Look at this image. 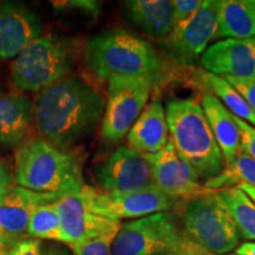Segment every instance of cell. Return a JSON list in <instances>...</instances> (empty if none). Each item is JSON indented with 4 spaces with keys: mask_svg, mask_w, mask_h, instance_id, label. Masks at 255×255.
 <instances>
[{
    "mask_svg": "<svg viewBox=\"0 0 255 255\" xmlns=\"http://www.w3.org/2000/svg\"><path fill=\"white\" fill-rule=\"evenodd\" d=\"M207 189L215 191L240 186L255 187V159L242 149L218 176L203 182Z\"/></svg>",
    "mask_w": 255,
    "mask_h": 255,
    "instance_id": "obj_22",
    "label": "cell"
},
{
    "mask_svg": "<svg viewBox=\"0 0 255 255\" xmlns=\"http://www.w3.org/2000/svg\"><path fill=\"white\" fill-rule=\"evenodd\" d=\"M143 156L150 165L154 186L176 202H188L215 193L201 183L195 169L181 157L170 141L161 151Z\"/></svg>",
    "mask_w": 255,
    "mask_h": 255,
    "instance_id": "obj_11",
    "label": "cell"
},
{
    "mask_svg": "<svg viewBox=\"0 0 255 255\" xmlns=\"http://www.w3.org/2000/svg\"><path fill=\"white\" fill-rule=\"evenodd\" d=\"M163 255H189V254H186V253H176V252H174V253H167V254H163Z\"/></svg>",
    "mask_w": 255,
    "mask_h": 255,
    "instance_id": "obj_37",
    "label": "cell"
},
{
    "mask_svg": "<svg viewBox=\"0 0 255 255\" xmlns=\"http://www.w3.org/2000/svg\"><path fill=\"white\" fill-rule=\"evenodd\" d=\"M239 188H240L241 190H244L245 193H246L247 195L250 196L251 199L254 201V203H255V187H252V186H240Z\"/></svg>",
    "mask_w": 255,
    "mask_h": 255,
    "instance_id": "obj_35",
    "label": "cell"
},
{
    "mask_svg": "<svg viewBox=\"0 0 255 255\" xmlns=\"http://www.w3.org/2000/svg\"><path fill=\"white\" fill-rule=\"evenodd\" d=\"M199 81L203 85L205 90L210 91L216 98H219L229 113L255 128L254 111L248 107L246 101L229 84L228 81L207 71L200 73Z\"/></svg>",
    "mask_w": 255,
    "mask_h": 255,
    "instance_id": "obj_23",
    "label": "cell"
},
{
    "mask_svg": "<svg viewBox=\"0 0 255 255\" xmlns=\"http://www.w3.org/2000/svg\"><path fill=\"white\" fill-rule=\"evenodd\" d=\"M178 205L156 187L131 193H109L90 186L89 208L103 218L122 221L170 212Z\"/></svg>",
    "mask_w": 255,
    "mask_h": 255,
    "instance_id": "obj_10",
    "label": "cell"
},
{
    "mask_svg": "<svg viewBox=\"0 0 255 255\" xmlns=\"http://www.w3.org/2000/svg\"><path fill=\"white\" fill-rule=\"evenodd\" d=\"M117 234H105L81 244L69 245L73 255H113V245Z\"/></svg>",
    "mask_w": 255,
    "mask_h": 255,
    "instance_id": "obj_27",
    "label": "cell"
},
{
    "mask_svg": "<svg viewBox=\"0 0 255 255\" xmlns=\"http://www.w3.org/2000/svg\"><path fill=\"white\" fill-rule=\"evenodd\" d=\"M232 116L235 124H237L239 132H240L241 149L255 159V128L251 126L250 123L235 117L234 115H232Z\"/></svg>",
    "mask_w": 255,
    "mask_h": 255,
    "instance_id": "obj_28",
    "label": "cell"
},
{
    "mask_svg": "<svg viewBox=\"0 0 255 255\" xmlns=\"http://www.w3.org/2000/svg\"><path fill=\"white\" fill-rule=\"evenodd\" d=\"M182 221L184 235L207 253L231 254L240 246V232L216 193L186 202Z\"/></svg>",
    "mask_w": 255,
    "mask_h": 255,
    "instance_id": "obj_6",
    "label": "cell"
},
{
    "mask_svg": "<svg viewBox=\"0 0 255 255\" xmlns=\"http://www.w3.org/2000/svg\"><path fill=\"white\" fill-rule=\"evenodd\" d=\"M0 94H1V92H0Z\"/></svg>",
    "mask_w": 255,
    "mask_h": 255,
    "instance_id": "obj_38",
    "label": "cell"
},
{
    "mask_svg": "<svg viewBox=\"0 0 255 255\" xmlns=\"http://www.w3.org/2000/svg\"><path fill=\"white\" fill-rule=\"evenodd\" d=\"M255 37V0H219L216 38Z\"/></svg>",
    "mask_w": 255,
    "mask_h": 255,
    "instance_id": "obj_21",
    "label": "cell"
},
{
    "mask_svg": "<svg viewBox=\"0 0 255 255\" xmlns=\"http://www.w3.org/2000/svg\"><path fill=\"white\" fill-rule=\"evenodd\" d=\"M103 191L131 193L155 187L146 158L129 145H121L96 169Z\"/></svg>",
    "mask_w": 255,
    "mask_h": 255,
    "instance_id": "obj_13",
    "label": "cell"
},
{
    "mask_svg": "<svg viewBox=\"0 0 255 255\" xmlns=\"http://www.w3.org/2000/svg\"><path fill=\"white\" fill-rule=\"evenodd\" d=\"M14 183V171L12 170L11 165L0 159V194L13 187Z\"/></svg>",
    "mask_w": 255,
    "mask_h": 255,
    "instance_id": "obj_32",
    "label": "cell"
},
{
    "mask_svg": "<svg viewBox=\"0 0 255 255\" xmlns=\"http://www.w3.org/2000/svg\"><path fill=\"white\" fill-rule=\"evenodd\" d=\"M28 237L37 240L62 242L60 219L56 202L38 206L32 212L27 228Z\"/></svg>",
    "mask_w": 255,
    "mask_h": 255,
    "instance_id": "obj_25",
    "label": "cell"
},
{
    "mask_svg": "<svg viewBox=\"0 0 255 255\" xmlns=\"http://www.w3.org/2000/svg\"><path fill=\"white\" fill-rule=\"evenodd\" d=\"M58 200L55 195L36 193L17 184L0 194V255L30 238L27 228L34 208Z\"/></svg>",
    "mask_w": 255,
    "mask_h": 255,
    "instance_id": "obj_14",
    "label": "cell"
},
{
    "mask_svg": "<svg viewBox=\"0 0 255 255\" xmlns=\"http://www.w3.org/2000/svg\"><path fill=\"white\" fill-rule=\"evenodd\" d=\"M43 30V19L31 7L17 1H0V59L15 58Z\"/></svg>",
    "mask_w": 255,
    "mask_h": 255,
    "instance_id": "obj_15",
    "label": "cell"
},
{
    "mask_svg": "<svg viewBox=\"0 0 255 255\" xmlns=\"http://www.w3.org/2000/svg\"><path fill=\"white\" fill-rule=\"evenodd\" d=\"M202 2L203 0H175L173 1L175 25L184 23L193 17L200 9Z\"/></svg>",
    "mask_w": 255,
    "mask_h": 255,
    "instance_id": "obj_29",
    "label": "cell"
},
{
    "mask_svg": "<svg viewBox=\"0 0 255 255\" xmlns=\"http://www.w3.org/2000/svg\"><path fill=\"white\" fill-rule=\"evenodd\" d=\"M17 186L40 194L63 197L84 186L83 158L43 138H33L14 155Z\"/></svg>",
    "mask_w": 255,
    "mask_h": 255,
    "instance_id": "obj_3",
    "label": "cell"
},
{
    "mask_svg": "<svg viewBox=\"0 0 255 255\" xmlns=\"http://www.w3.org/2000/svg\"><path fill=\"white\" fill-rule=\"evenodd\" d=\"M189 244L170 212L157 213L122 223L115 238L113 255L186 253Z\"/></svg>",
    "mask_w": 255,
    "mask_h": 255,
    "instance_id": "obj_7",
    "label": "cell"
},
{
    "mask_svg": "<svg viewBox=\"0 0 255 255\" xmlns=\"http://www.w3.org/2000/svg\"><path fill=\"white\" fill-rule=\"evenodd\" d=\"M189 255H214V254H209V253H207V252H205V251H202V250H200L199 247L197 246H195V245H194V247L191 248V251H190V254ZM226 255H237V254H226Z\"/></svg>",
    "mask_w": 255,
    "mask_h": 255,
    "instance_id": "obj_36",
    "label": "cell"
},
{
    "mask_svg": "<svg viewBox=\"0 0 255 255\" xmlns=\"http://www.w3.org/2000/svg\"><path fill=\"white\" fill-rule=\"evenodd\" d=\"M44 255H72L68 250L58 245H52L47 247L46 251H44Z\"/></svg>",
    "mask_w": 255,
    "mask_h": 255,
    "instance_id": "obj_34",
    "label": "cell"
},
{
    "mask_svg": "<svg viewBox=\"0 0 255 255\" xmlns=\"http://www.w3.org/2000/svg\"><path fill=\"white\" fill-rule=\"evenodd\" d=\"M201 105L205 111L210 129L222 152L225 165L231 163L241 149L240 132L227 108L212 92L205 90L201 97Z\"/></svg>",
    "mask_w": 255,
    "mask_h": 255,
    "instance_id": "obj_20",
    "label": "cell"
},
{
    "mask_svg": "<svg viewBox=\"0 0 255 255\" xmlns=\"http://www.w3.org/2000/svg\"><path fill=\"white\" fill-rule=\"evenodd\" d=\"M131 23L152 39L163 41L174 30L173 1L169 0H130L124 2Z\"/></svg>",
    "mask_w": 255,
    "mask_h": 255,
    "instance_id": "obj_19",
    "label": "cell"
},
{
    "mask_svg": "<svg viewBox=\"0 0 255 255\" xmlns=\"http://www.w3.org/2000/svg\"><path fill=\"white\" fill-rule=\"evenodd\" d=\"M2 255H44L43 244L37 239L27 238L18 242Z\"/></svg>",
    "mask_w": 255,
    "mask_h": 255,
    "instance_id": "obj_31",
    "label": "cell"
},
{
    "mask_svg": "<svg viewBox=\"0 0 255 255\" xmlns=\"http://www.w3.org/2000/svg\"><path fill=\"white\" fill-rule=\"evenodd\" d=\"M107 98L78 75L66 76L38 92L34 123L40 138L70 149L94 131L103 119Z\"/></svg>",
    "mask_w": 255,
    "mask_h": 255,
    "instance_id": "obj_1",
    "label": "cell"
},
{
    "mask_svg": "<svg viewBox=\"0 0 255 255\" xmlns=\"http://www.w3.org/2000/svg\"><path fill=\"white\" fill-rule=\"evenodd\" d=\"M52 8L57 14H76L96 20L101 13L102 2L94 0H63V1H51Z\"/></svg>",
    "mask_w": 255,
    "mask_h": 255,
    "instance_id": "obj_26",
    "label": "cell"
},
{
    "mask_svg": "<svg viewBox=\"0 0 255 255\" xmlns=\"http://www.w3.org/2000/svg\"><path fill=\"white\" fill-rule=\"evenodd\" d=\"M87 64L100 79L133 77L148 79L155 87L163 81L164 66L155 47L126 28L98 32L87 45Z\"/></svg>",
    "mask_w": 255,
    "mask_h": 255,
    "instance_id": "obj_2",
    "label": "cell"
},
{
    "mask_svg": "<svg viewBox=\"0 0 255 255\" xmlns=\"http://www.w3.org/2000/svg\"><path fill=\"white\" fill-rule=\"evenodd\" d=\"M169 141L200 178H214L225 168L220 150L201 102L196 98H171L165 104Z\"/></svg>",
    "mask_w": 255,
    "mask_h": 255,
    "instance_id": "obj_4",
    "label": "cell"
},
{
    "mask_svg": "<svg viewBox=\"0 0 255 255\" xmlns=\"http://www.w3.org/2000/svg\"><path fill=\"white\" fill-rule=\"evenodd\" d=\"M90 186L84 184L78 190L66 194L57 201L62 229V242L81 244L105 234H117L122 222L95 214L89 208Z\"/></svg>",
    "mask_w": 255,
    "mask_h": 255,
    "instance_id": "obj_12",
    "label": "cell"
},
{
    "mask_svg": "<svg viewBox=\"0 0 255 255\" xmlns=\"http://www.w3.org/2000/svg\"><path fill=\"white\" fill-rule=\"evenodd\" d=\"M154 83L133 77L108 79V96L101 124L105 141L119 143L126 138L133 124L149 103Z\"/></svg>",
    "mask_w": 255,
    "mask_h": 255,
    "instance_id": "obj_8",
    "label": "cell"
},
{
    "mask_svg": "<svg viewBox=\"0 0 255 255\" xmlns=\"http://www.w3.org/2000/svg\"><path fill=\"white\" fill-rule=\"evenodd\" d=\"M75 43L56 33L40 36L11 64V82L19 91L40 92L71 75L76 63Z\"/></svg>",
    "mask_w": 255,
    "mask_h": 255,
    "instance_id": "obj_5",
    "label": "cell"
},
{
    "mask_svg": "<svg viewBox=\"0 0 255 255\" xmlns=\"http://www.w3.org/2000/svg\"><path fill=\"white\" fill-rule=\"evenodd\" d=\"M237 255H255V242H244L237 248Z\"/></svg>",
    "mask_w": 255,
    "mask_h": 255,
    "instance_id": "obj_33",
    "label": "cell"
},
{
    "mask_svg": "<svg viewBox=\"0 0 255 255\" xmlns=\"http://www.w3.org/2000/svg\"><path fill=\"white\" fill-rule=\"evenodd\" d=\"M201 65L223 78L255 79V37L218 40L201 56Z\"/></svg>",
    "mask_w": 255,
    "mask_h": 255,
    "instance_id": "obj_16",
    "label": "cell"
},
{
    "mask_svg": "<svg viewBox=\"0 0 255 255\" xmlns=\"http://www.w3.org/2000/svg\"><path fill=\"white\" fill-rule=\"evenodd\" d=\"M219 30V1L203 0L199 11L187 21L176 24L167 39L164 49L181 65L189 66L201 58Z\"/></svg>",
    "mask_w": 255,
    "mask_h": 255,
    "instance_id": "obj_9",
    "label": "cell"
},
{
    "mask_svg": "<svg viewBox=\"0 0 255 255\" xmlns=\"http://www.w3.org/2000/svg\"><path fill=\"white\" fill-rule=\"evenodd\" d=\"M225 79L242 96L248 107L255 114V79H238L233 77H225Z\"/></svg>",
    "mask_w": 255,
    "mask_h": 255,
    "instance_id": "obj_30",
    "label": "cell"
},
{
    "mask_svg": "<svg viewBox=\"0 0 255 255\" xmlns=\"http://www.w3.org/2000/svg\"><path fill=\"white\" fill-rule=\"evenodd\" d=\"M128 145L142 155L161 151L169 143V129L165 109L155 98L149 102L127 135Z\"/></svg>",
    "mask_w": 255,
    "mask_h": 255,
    "instance_id": "obj_18",
    "label": "cell"
},
{
    "mask_svg": "<svg viewBox=\"0 0 255 255\" xmlns=\"http://www.w3.org/2000/svg\"><path fill=\"white\" fill-rule=\"evenodd\" d=\"M218 196L227 207L241 237L255 241V203L239 187L218 191Z\"/></svg>",
    "mask_w": 255,
    "mask_h": 255,
    "instance_id": "obj_24",
    "label": "cell"
},
{
    "mask_svg": "<svg viewBox=\"0 0 255 255\" xmlns=\"http://www.w3.org/2000/svg\"><path fill=\"white\" fill-rule=\"evenodd\" d=\"M33 102L20 92L0 94V149H18L32 138Z\"/></svg>",
    "mask_w": 255,
    "mask_h": 255,
    "instance_id": "obj_17",
    "label": "cell"
}]
</instances>
